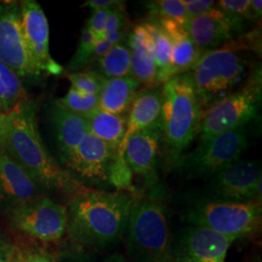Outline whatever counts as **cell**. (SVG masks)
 Instances as JSON below:
<instances>
[{"instance_id":"obj_19","label":"cell","mask_w":262,"mask_h":262,"mask_svg":"<svg viewBox=\"0 0 262 262\" xmlns=\"http://www.w3.org/2000/svg\"><path fill=\"white\" fill-rule=\"evenodd\" d=\"M170 42V77L187 73L203 53L193 43L183 25L171 19H156Z\"/></svg>"},{"instance_id":"obj_18","label":"cell","mask_w":262,"mask_h":262,"mask_svg":"<svg viewBox=\"0 0 262 262\" xmlns=\"http://www.w3.org/2000/svg\"><path fill=\"white\" fill-rule=\"evenodd\" d=\"M162 94L161 89H147L136 94L126 116V130L115 156L123 158L126 141L137 132L145 130L160 123Z\"/></svg>"},{"instance_id":"obj_1","label":"cell","mask_w":262,"mask_h":262,"mask_svg":"<svg viewBox=\"0 0 262 262\" xmlns=\"http://www.w3.org/2000/svg\"><path fill=\"white\" fill-rule=\"evenodd\" d=\"M36 112V103L27 98L8 113L5 150L40 187L75 196L88 191L48 150L39 132Z\"/></svg>"},{"instance_id":"obj_27","label":"cell","mask_w":262,"mask_h":262,"mask_svg":"<svg viewBox=\"0 0 262 262\" xmlns=\"http://www.w3.org/2000/svg\"><path fill=\"white\" fill-rule=\"evenodd\" d=\"M56 101L67 111L83 117L89 116L98 108V95L82 94L71 86L62 98Z\"/></svg>"},{"instance_id":"obj_12","label":"cell","mask_w":262,"mask_h":262,"mask_svg":"<svg viewBox=\"0 0 262 262\" xmlns=\"http://www.w3.org/2000/svg\"><path fill=\"white\" fill-rule=\"evenodd\" d=\"M19 12L28 54L39 74L59 75L63 68L51 56L50 28L44 10L36 1L26 0L19 4Z\"/></svg>"},{"instance_id":"obj_42","label":"cell","mask_w":262,"mask_h":262,"mask_svg":"<svg viewBox=\"0 0 262 262\" xmlns=\"http://www.w3.org/2000/svg\"><path fill=\"white\" fill-rule=\"evenodd\" d=\"M104 262H131L126 256H124L122 253H114L112 255H109Z\"/></svg>"},{"instance_id":"obj_43","label":"cell","mask_w":262,"mask_h":262,"mask_svg":"<svg viewBox=\"0 0 262 262\" xmlns=\"http://www.w3.org/2000/svg\"><path fill=\"white\" fill-rule=\"evenodd\" d=\"M27 262H53L49 257L43 254H33L28 258Z\"/></svg>"},{"instance_id":"obj_28","label":"cell","mask_w":262,"mask_h":262,"mask_svg":"<svg viewBox=\"0 0 262 262\" xmlns=\"http://www.w3.org/2000/svg\"><path fill=\"white\" fill-rule=\"evenodd\" d=\"M148 6L156 19H171L183 26L188 20L182 0H156L149 2Z\"/></svg>"},{"instance_id":"obj_23","label":"cell","mask_w":262,"mask_h":262,"mask_svg":"<svg viewBox=\"0 0 262 262\" xmlns=\"http://www.w3.org/2000/svg\"><path fill=\"white\" fill-rule=\"evenodd\" d=\"M85 118L90 132L117 151L126 130V116L115 115L97 108Z\"/></svg>"},{"instance_id":"obj_30","label":"cell","mask_w":262,"mask_h":262,"mask_svg":"<svg viewBox=\"0 0 262 262\" xmlns=\"http://www.w3.org/2000/svg\"><path fill=\"white\" fill-rule=\"evenodd\" d=\"M67 78L71 83V88L90 95H98L105 82V79L99 74L88 71L69 73Z\"/></svg>"},{"instance_id":"obj_22","label":"cell","mask_w":262,"mask_h":262,"mask_svg":"<svg viewBox=\"0 0 262 262\" xmlns=\"http://www.w3.org/2000/svg\"><path fill=\"white\" fill-rule=\"evenodd\" d=\"M141 84L131 76L105 80L98 94V108L115 115L128 112Z\"/></svg>"},{"instance_id":"obj_29","label":"cell","mask_w":262,"mask_h":262,"mask_svg":"<svg viewBox=\"0 0 262 262\" xmlns=\"http://www.w3.org/2000/svg\"><path fill=\"white\" fill-rule=\"evenodd\" d=\"M132 174L133 172L127 165L125 159L114 156L109 169L108 183H110L119 191L133 192L135 188L132 185Z\"/></svg>"},{"instance_id":"obj_35","label":"cell","mask_w":262,"mask_h":262,"mask_svg":"<svg viewBox=\"0 0 262 262\" xmlns=\"http://www.w3.org/2000/svg\"><path fill=\"white\" fill-rule=\"evenodd\" d=\"M187 11L188 19L196 18L203 15L215 6V1L212 0H182Z\"/></svg>"},{"instance_id":"obj_33","label":"cell","mask_w":262,"mask_h":262,"mask_svg":"<svg viewBox=\"0 0 262 262\" xmlns=\"http://www.w3.org/2000/svg\"><path fill=\"white\" fill-rule=\"evenodd\" d=\"M113 9V8H112ZM112 9L94 11L90 19L86 21L85 28L94 34L96 40H101L105 37V26L108 15Z\"/></svg>"},{"instance_id":"obj_21","label":"cell","mask_w":262,"mask_h":262,"mask_svg":"<svg viewBox=\"0 0 262 262\" xmlns=\"http://www.w3.org/2000/svg\"><path fill=\"white\" fill-rule=\"evenodd\" d=\"M150 53L159 68V84H165L170 77V42L158 20L144 21L133 28L131 33Z\"/></svg>"},{"instance_id":"obj_41","label":"cell","mask_w":262,"mask_h":262,"mask_svg":"<svg viewBox=\"0 0 262 262\" xmlns=\"http://www.w3.org/2000/svg\"><path fill=\"white\" fill-rule=\"evenodd\" d=\"M0 262H19L15 253L8 247L0 245Z\"/></svg>"},{"instance_id":"obj_2","label":"cell","mask_w":262,"mask_h":262,"mask_svg":"<svg viewBox=\"0 0 262 262\" xmlns=\"http://www.w3.org/2000/svg\"><path fill=\"white\" fill-rule=\"evenodd\" d=\"M134 202L128 192L88 190L80 193L67 210V230L74 240L88 247H110L126 233Z\"/></svg>"},{"instance_id":"obj_6","label":"cell","mask_w":262,"mask_h":262,"mask_svg":"<svg viewBox=\"0 0 262 262\" xmlns=\"http://www.w3.org/2000/svg\"><path fill=\"white\" fill-rule=\"evenodd\" d=\"M261 69L253 70L247 83L202 112L197 131L200 143L245 126L258 113L261 100Z\"/></svg>"},{"instance_id":"obj_26","label":"cell","mask_w":262,"mask_h":262,"mask_svg":"<svg viewBox=\"0 0 262 262\" xmlns=\"http://www.w3.org/2000/svg\"><path fill=\"white\" fill-rule=\"evenodd\" d=\"M24 99L27 95L20 79L0 58V112L9 113Z\"/></svg>"},{"instance_id":"obj_40","label":"cell","mask_w":262,"mask_h":262,"mask_svg":"<svg viewBox=\"0 0 262 262\" xmlns=\"http://www.w3.org/2000/svg\"><path fill=\"white\" fill-rule=\"evenodd\" d=\"M124 36H125V31L124 30H120V31H116V32L106 34L104 39L109 44H111L112 46H115V45H118V44H122Z\"/></svg>"},{"instance_id":"obj_39","label":"cell","mask_w":262,"mask_h":262,"mask_svg":"<svg viewBox=\"0 0 262 262\" xmlns=\"http://www.w3.org/2000/svg\"><path fill=\"white\" fill-rule=\"evenodd\" d=\"M262 14L261 0H251V5L248 14V19H260Z\"/></svg>"},{"instance_id":"obj_5","label":"cell","mask_w":262,"mask_h":262,"mask_svg":"<svg viewBox=\"0 0 262 262\" xmlns=\"http://www.w3.org/2000/svg\"><path fill=\"white\" fill-rule=\"evenodd\" d=\"M126 233V251L131 261L173 260L167 219L157 199L133 203Z\"/></svg>"},{"instance_id":"obj_37","label":"cell","mask_w":262,"mask_h":262,"mask_svg":"<svg viewBox=\"0 0 262 262\" xmlns=\"http://www.w3.org/2000/svg\"><path fill=\"white\" fill-rule=\"evenodd\" d=\"M112 47V45L109 44L104 38L101 40H97L95 45H94L92 61H95V60L97 61L99 58H101L102 56H105Z\"/></svg>"},{"instance_id":"obj_11","label":"cell","mask_w":262,"mask_h":262,"mask_svg":"<svg viewBox=\"0 0 262 262\" xmlns=\"http://www.w3.org/2000/svg\"><path fill=\"white\" fill-rule=\"evenodd\" d=\"M0 58L19 79L40 75L28 54L16 3L0 4Z\"/></svg>"},{"instance_id":"obj_32","label":"cell","mask_w":262,"mask_h":262,"mask_svg":"<svg viewBox=\"0 0 262 262\" xmlns=\"http://www.w3.org/2000/svg\"><path fill=\"white\" fill-rule=\"evenodd\" d=\"M215 5L227 17L241 26L243 19H248L251 0H220Z\"/></svg>"},{"instance_id":"obj_15","label":"cell","mask_w":262,"mask_h":262,"mask_svg":"<svg viewBox=\"0 0 262 262\" xmlns=\"http://www.w3.org/2000/svg\"><path fill=\"white\" fill-rule=\"evenodd\" d=\"M193 43L202 52L224 46L233 37L241 26L215 6L201 16L188 19L184 26Z\"/></svg>"},{"instance_id":"obj_24","label":"cell","mask_w":262,"mask_h":262,"mask_svg":"<svg viewBox=\"0 0 262 262\" xmlns=\"http://www.w3.org/2000/svg\"><path fill=\"white\" fill-rule=\"evenodd\" d=\"M128 47L131 52V77L147 89L158 88L159 68L151 55L132 34L128 37Z\"/></svg>"},{"instance_id":"obj_10","label":"cell","mask_w":262,"mask_h":262,"mask_svg":"<svg viewBox=\"0 0 262 262\" xmlns=\"http://www.w3.org/2000/svg\"><path fill=\"white\" fill-rule=\"evenodd\" d=\"M210 179L211 200L247 202L261 194V167L257 161H237Z\"/></svg>"},{"instance_id":"obj_4","label":"cell","mask_w":262,"mask_h":262,"mask_svg":"<svg viewBox=\"0 0 262 262\" xmlns=\"http://www.w3.org/2000/svg\"><path fill=\"white\" fill-rule=\"evenodd\" d=\"M247 49L242 41L227 42L224 46L201 54L188 71L202 109L208 108L232 93L246 69L239 55Z\"/></svg>"},{"instance_id":"obj_44","label":"cell","mask_w":262,"mask_h":262,"mask_svg":"<svg viewBox=\"0 0 262 262\" xmlns=\"http://www.w3.org/2000/svg\"><path fill=\"white\" fill-rule=\"evenodd\" d=\"M78 261H79V262H86V261H84V260H78Z\"/></svg>"},{"instance_id":"obj_9","label":"cell","mask_w":262,"mask_h":262,"mask_svg":"<svg viewBox=\"0 0 262 262\" xmlns=\"http://www.w3.org/2000/svg\"><path fill=\"white\" fill-rule=\"evenodd\" d=\"M11 219L20 231L43 242H56L67 230V209L48 197L13 208Z\"/></svg>"},{"instance_id":"obj_31","label":"cell","mask_w":262,"mask_h":262,"mask_svg":"<svg viewBox=\"0 0 262 262\" xmlns=\"http://www.w3.org/2000/svg\"><path fill=\"white\" fill-rule=\"evenodd\" d=\"M96 38L94 34L84 28L82 30L80 42L76 50L75 55L69 62L68 69L71 71H76L84 68L90 62H92V57L94 53V48L96 43Z\"/></svg>"},{"instance_id":"obj_7","label":"cell","mask_w":262,"mask_h":262,"mask_svg":"<svg viewBox=\"0 0 262 262\" xmlns=\"http://www.w3.org/2000/svg\"><path fill=\"white\" fill-rule=\"evenodd\" d=\"M261 216L258 198L247 202L204 200L187 215L189 225L207 228L233 241L255 233L261 225Z\"/></svg>"},{"instance_id":"obj_8","label":"cell","mask_w":262,"mask_h":262,"mask_svg":"<svg viewBox=\"0 0 262 262\" xmlns=\"http://www.w3.org/2000/svg\"><path fill=\"white\" fill-rule=\"evenodd\" d=\"M247 147L248 130L241 126L200 143L195 150L183 155L175 167L187 178L210 179L239 161Z\"/></svg>"},{"instance_id":"obj_34","label":"cell","mask_w":262,"mask_h":262,"mask_svg":"<svg viewBox=\"0 0 262 262\" xmlns=\"http://www.w3.org/2000/svg\"><path fill=\"white\" fill-rule=\"evenodd\" d=\"M123 4L119 5L117 7H114L106 20V26H105V35L120 31V30H124L125 26H126V13L124 9L122 8Z\"/></svg>"},{"instance_id":"obj_38","label":"cell","mask_w":262,"mask_h":262,"mask_svg":"<svg viewBox=\"0 0 262 262\" xmlns=\"http://www.w3.org/2000/svg\"><path fill=\"white\" fill-rule=\"evenodd\" d=\"M8 132V113L0 112V150H5Z\"/></svg>"},{"instance_id":"obj_14","label":"cell","mask_w":262,"mask_h":262,"mask_svg":"<svg viewBox=\"0 0 262 262\" xmlns=\"http://www.w3.org/2000/svg\"><path fill=\"white\" fill-rule=\"evenodd\" d=\"M115 154L116 151L105 142L89 132L83 142L61 161L73 176L104 184L108 182L109 169Z\"/></svg>"},{"instance_id":"obj_36","label":"cell","mask_w":262,"mask_h":262,"mask_svg":"<svg viewBox=\"0 0 262 262\" xmlns=\"http://www.w3.org/2000/svg\"><path fill=\"white\" fill-rule=\"evenodd\" d=\"M123 3V1L119 0H89L84 3L83 7H90L94 12L99 10L112 9L114 7L122 5Z\"/></svg>"},{"instance_id":"obj_17","label":"cell","mask_w":262,"mask_h":262,"mask_svg":"<svg viewBox=\"0 0 262 262\" xmlns=\"http://www.w3.org/2000/svg\"><path fill=\"white\" fill-rule=\"evenodd\" d=\"M161 144L160 123L137 132L128 138L123 158L131 171L150 182L155 177Z\"/></svg>"},{"instance_id":"obj_3","label":"cell","mask_w":262,"mask_h":262,"mask_svg":"<svg viewBox=\"0 0 262 262\" xmlns=\"http://www.w3.org/2000/svg\"><path fill=\"white\" fill-rule=\"evenodd\" d=\"M160 127L162 144L171 166H176L183 151L197 135L203 109L189 73L170 79L161 88Z\"/></svg>"},{"instance_id":"obj_13","label":"cell","mask_w":262,"mask_h":262,"mask_svg":"<svg viewBox=\"0 0 262 262\" xmlns=\"http://www.w3.org/2000/svg\"><path fill=\"white\" fill-rule=\"evenodd\" d=\"M233 242L207 228L188 225L171 246L172 257L175 262H225Z\"/></svg>"},{"instance_id":"obj_16","label":"cell","mask_w":262,"mask_h":262,"mask_svg":"<svg viewBox=\"0 0 262 262\" xmlns=\"http://www.w3.org/2000/svg\"><path fill=\"white\" fill-rule=\"evenodd\" d=\"M39 186L5 150H0V204L19 206L38 198Z\"/></svg>"},{"instance_id":"obj_25","label":"cell","mask_w":262,"mask_h":262,"mask_svg":"<svg viewBox=\"0 0 262 262\" xmlns=\"http://www.w3.org/2000/svg\"><path fill=\"white\" fill-rule=\"evenodd\" d=\"M96 62L99 75L105 80L130 76V49L123 44L115 45Z\"/></svg>"},{"instance_id":"obj_20","label":"cell","mask_w":262,"mask_h":262,"mask_svg":"<svg viewBox=\"0 0 262 262\" xmlns=\"http://www.w3.org/2000/svg\"><path fill=\"white\" fill-rule=\"evenodd\" d=\"M51 121L62 160L83 142L90 132L89 123L85 117L67 111L56 101L52 106Z\"/></svg>"}]
</instances>
